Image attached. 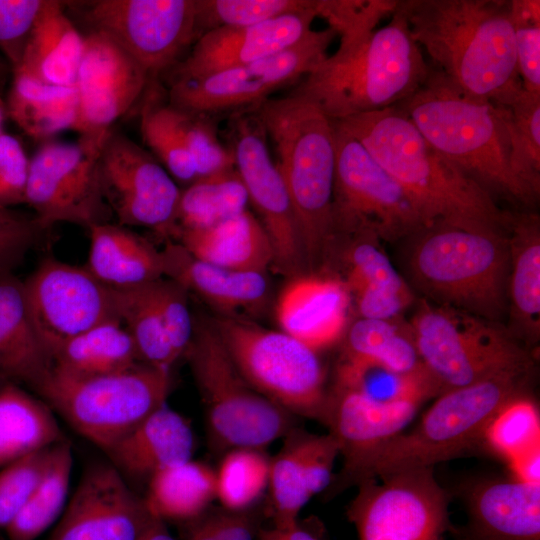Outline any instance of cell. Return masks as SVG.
Here are the masks:
<instances>
[{
	"label": "cell",
	"instance_id": "cell-1",
	"mask_svg": "<svg viewBox=\"0 0 540 540\" xmlns=\"http://www.w3.org/2000/svg\"><path fill=\"white\" fill-rule=\"evenodd\" d=\"M413 39L456 88L506 105L523 89L510 0H398Z\"/></svg>",
	"mask_w": 540,
	"mask_h": 540
},
{
	"label": "cell",
	"instance_id": "cell-2",
	"mask_svg": "<svg viewBox=\"0 0 540 540\" xmlns=\"http://www.w3.org/2000/svg\"><path fill=\"white\" fill-rule=\"evenodd\" d=\"M405 189L430 222L509 232L512 210L462 173L396 106L335 121Z\"/></svg>",
	"mask_w": 540,
	"mask_h": 540
},
{
	"label": "cell",
	"instance_id": "cell-3",
	"mask_svg": "<svg viewBox=\"0 0 540 540\" xmlns=\"http://www.w3.org/2000/svg\"><path fill=\"white\" fill-rule=\"evenodd\" d=\"M426 141L498 203L532 210L539 196L514 174L502 107L470 97L431 67L423 85L397 104Z\"/></svg>",
	"mask_w": 540,
	"mask_h": 540
},
{
	"label": "cell",
	"instance_id": "cell-4",
	"mask_svg": "<svg viewBox=\"0 0 540 540\" xmlns=\"http://www.w3.org/2000/svg\"><path fill=\"white\" fill-rule=\"evenodd\" d=\"M509 232L434 221L404 242L408 285L422 299L504 324L508 316Z\"/></svg>",
	"mask_w": 540,
	"mask_h": 540
},
{
	"label": "cell",
	"instance_id": "cell-5",
	"mask_svg": "<svg viewBox=\"0 0 540 540\" xmlns=\"http://www.w3.org/2000/svg\"><path fill=\"white\" fill-rule=\"evenodd\" d=\"M531 377H495L441 393L411 430L373 449L347 475L332 479L326 495L335 496L387 473L433 468L484 446L498 413L511 401L530 395Z\"/></svg>",
	"mask_w": 540,
	"mask_h": 540
},
{
	"label": "cell",
	"instance_id": "cell-6",
	"mask_svg": "<svg viewBox=\"0 0 540 540\" xmlns=\"http://www.w3.org/2000/svg\"><path fill=\"white\" fill-rule=\"evenodd\" d=\"M391 16L363 41L328 55L289 94L313 102L333 121L390 108L410 97L431 66L397 7Z\"/></svg>",
	"mask_w": 540,
	"mask_h": 540
},
{
	"label": "cell",
	"instance_id": "cell-7",
	"mask_svg": "<svg viewBox=\"0 0 540 540\" xmlns=\"http://www.w3.org/2000/svg\"><path fill=\"white\" fill-rule=\"evenodd\" d=\"M253 110L274 145L306 263L313 265L334 237L333 121L313 102L292 94L268 98Z\"/></svg>",
	"mask_w": 540,
	"mask_h": 540
},
{
	"label": "cell",
	"instance_id": "cell-8",
	"mask_svg": "<svg viewBox=\"0 0 540 540\" xmlns=\"http://www.w3.org/2000/svg\"><path fill=\"white\" fill-rule=\"evenodd\" d=\"M419 301L409 329L441 393L495 377L533 375L532 352L504 324Z\"/></svg>",
	"mask_w": 540,
	"mask_h": 540
},
{
	"label": "cell",
	"instance_id": "cell-9",
	"mask_svg": "<svg viewBox=\"0 0 540 540\" xmlns=\"http://www.w3.org/2000/svg\"><path fill=\"white\" fill-rule=\"evenodd\" d=\"M171 370L139 364L94 377H74L53 367L35 391L82 437L106 452L166 404Z\"/></svg>",
	"mask_w": 540,
	"mask_h": 540
},
{
	"label": "cell",
	"instance_id": "cell-10",
	"mask_svg": "<svg viewBox=\"0 0 540 540\" xmlns=\"http://www.w3.org/2000/svg\"><path fill=\"white\" fill-rule=\"evenodd\" d=\"M184 356L201 394L208 432L216 448L263 450L295 428L292 414L245 380L210 322L194 320Z\"/></svg>",
	"mask_w": 540,
	"mask_h": 540
},
{
	"label": "cell",
	"instance_id": "cell-11",
	"mask_svg": "<svg viewBox=\"0 0 540 540\" xmlns=\"http://www.w3.org/2000/svg\"><path fill=\"white\" fill-rule=\"evenodd\" d=\"M234 365L261 395L293 416L324 424L329 393L318 352L283 331L221 316L210 322Z\"/></svg>",
	"mask_w": 540,
	"mask_h": 540
},
{
	"label": "cell",
	"instance_id": "cell-12",
	"mask_svg": "<svg viewBox=\"0 0 540 540\" xmlns=\"http://www.w3.org/2000/svg\"><path fill=\"white\" fill-rule=\"evenodd\" d=\"M333 126L334 235L368 231L380 240L399 242L432 223L357 139L337 122Z\"/></svg>",
	"mask_w": 540,
	"mask_h": 540
},
{
	"label": "cell",
	"instance_id": "cell-13",
	"mask_svg": "<svg viewBox=\"0 0 540 540\" xmlns=\"http://www.w3.org/2000/svg\"><path fill=\"white\" fill-rule=\"evenodd\" d=\"M89 31L100 32L123 48L150 79L178 64L200 37L197 0L68 1Z\"/></svg>",
	"mask_w": 540,
	"mask_h": 540
},
{
	"label": "cell",
	"instance_id": "cell-14",
	"mask_svg": "<svg viewBox=\"0 0 540 540\" xmlns=\"http://www.w3.org/2000/svg\"><path fill=\"white\" fill-rule=\"evenodd\" d=\"M103 140H47L30 158L25 204L45 229L71 223L89 230L111 222L99 172Z\"/></svg>",
	"mask_w": 540,
	"mask_h": 540
},
{
	"label": "cell",
	"instance_id": "cell-15",
	"mask_svg": "<svg viewBox=\"0 0 540 540\" xmlns=\"http://www.w3.org/2000/svg\"><path fill=\"white\" fill-rule=\"evenodd\" d=\"M357 488L347 516L359 540H443L449 502L433 468L387 473Z\"/></svg>",
	"mask_w": 540,
	"mask_h": 540
},
{
	"label": "cell",
	"instance_id": "cell-16",
	"mask_svg": "<svg viewBox=\"0 0 540 540\" xmlns=\"http://www.w3.org/2000/svg\"><path fill=\"white\" fill-rule=\"evenodd\" d=\"M99 172L116 223L173 236L181 189L149 151L112 128L100 148Z\"/></svg>",
	"mask_w": 540,
	"mask_h": 540
},
{
	"label": "cell",
	"instance_id": "cell-17",
	"mask_svg": "<svg viewBox=\"0 0 540 540\" xmlns=\"http://www.w3.org/2000/svg\"><path fill=\"white\" fill-rule=\"evenodd\" d=\"M37 335L50 355L69 340L110 321H120L112 289L86 266L42 260L23 281Z\"/></svg>",
	"mask_w": 540,
	"mask_h": 540
},
{
	"label": "cell",
	"instance_id": "cell-18",
	"mask_svg": "<svg viewBox=\"0 0 540 540\" xmlns=\"http://www.w3.org/2000/svg\"><path fill=\"white\" fill-rule=\"evenodd\" d=\"M237 116L232 123L230 148L235 168L246 188L249 204L254 206L270 238L273 264L293 278L303 274L307 263L289 193L270 156L267 136L256 113Z\"/></svg>",
	"mask_w": 540,
	"mask_h": 540
},
{
	"label": "cell",
	"instance_id": "cell-19",
	"mask_svg": "<svg viewBox=\"0 0 540 540\" xmlns=\"http://www.w3.org/2000/svg\"><path fill=\"white\" fill-rule=\"evenodd\" d=\"M75 82L79 137L102 141L113 124L138 101L150 77L108 36L88 31Z\"/></svg>",
	"mask_w": 540,
	"mask_h": 540
},
{
	"label": "cell",
	"instance_id": "cell-20",
	"mask_svg": "<svg viewBox=\"0 0 540 540\" xmlns=\"http://www.w3.org/2000/svg\"><path fill=\"white\" fill-rule=\"evenodd\" d=\"M151 514L111 463L83 473L50 540H141Z\"/></svg>",
	"mask_w": 540,
	"mask_h": 540
},
{
	"label": "cell",
	"instance_id": "cell-21",
	"mask_svg": "<svg viewBox=\"0 0 540 540\" xmlns=\"http://www.w3.org/2000/svg\"><path fill=\"white\" fill-rule=\"evenodd\" d=\"M317 18L315 11L283 15L244 26H221L202 34L175 66V79L203 77L245 66L300 40Z\"/></svg>",
	"mask_w": 540,
	"mask_h": 540
},
{
	"label": "cell",
	"instance_id": "cell-22",
	"mask_svg": "<svg viewBox=\"0 0 540 540\" xmlns=\"http://www.w3.org/2000/svg\"><path fill=\"white\" fill-rule=\"evenodd\" d=\"M284 439L282 448L270 458L268 481L273 527L281 530L296 527L301 509L329 487L339 456L330 433L317 435L294 428Z\"/></svg>",
	"mask_w": 540,
	"mask_h": 540
},
{
	"label": "cell",
	"instance_id": "cell-23",
	"mask_svg": "<svg viewBox=\"0 0 540 540\" xmlns=\"http://www.w3.org/2000/svg\"><path fill=\"white\" fill-rule=\"evenodd\" d=\"M351 299L341 278L303 273L281 291L276 319L281 331L319 352L345 333Z\"/></svg>",
	"mask_w": 540,
	"mask_h": 540
},
{
	"label": "cell",
	"instance_id": "cell-24",
	"mask_svg": "<svg viewBox=\"0 0 540 540\" xmlns=\"http://www.w3.org/2000/svg\"><path fill=\"white\" fill-rule=\"evenodd\" d=\"M422 403H379L348 389L329 393L324 424L338 444L341 470L332 479L351 472L373 449L404 431Z\"/></svg>",
	"mask_w": 540,
	"mask_h": 540
},
{
	"label": "cell",
	"instance_id": "cell-25",
	"mask_svg": "<svg viewBox=\"0 0 540 540\" xmlns=\"http://www.w3.org/2000/svg\"><path fill=\"white\" fill-rule=\"evenodd\" d=\"M473 540H540V482L485 479L467 495Z\"/></svg>",
	"mask_w": 540,
	"mask_h": 540
},
{
	"label": "cell",
	"instance_id": "cell-26",
	"mask_svg": "<svg viewBox=\"0 0 540 540\" xmlns=\"http://www.w3.org/2000/svg\"><path fill=\"white\" fill-rule=\"evenodd\" d=\"M194 446L190 423L166 403L105 453L123 477L148 481L166 467L191 460Z\"/></svg>",
	"mask_w": 540,
	"mask_h": 540
},
{
	"label": "cell",
	"instance_id": "cell-27",
	"mask_svg": "<svg viewBox=\"0 0 540 540\" xmlns=\"http://www.w3.org/2000/svg\"><path fill=\"white\" fill-rule=\"evenodd\" d=\"M508 331L528 348L540 336V218L513 210L509 228Z\"/></svg>",
	"mask_w": 540,
	"mask_h": 540
},
{
	"label": "cell",
	"instance_id": "cell-28",
	"mask_svg": "<svg viewBox=\"0 0 540 540\" xmlns=\"http://www.w3.org/2000/svg\"><path fill=\"white\" fill-rule=\"evenodd\" d=\"M161 254L164 277L224 312L255 310L267 300L269 284L265 273L238 272L201 261L170 240Z\"/></svg>",
	"mask_w": 540,
	"mask_h": 540
},
{
	"label": "cell",
	"instance_id": "cell-29",
	"mask_svg": "<svg viewBox=\"0 0 540 540\" xmlns=\"http://www.w3.org/2000/svg\"><path fill=\"white\" fill-rule=\"evenodd\" d=\"M84 38L68 16L65 2L46 0L29 34L20 63L12 73L50 85L73 87Z\"/></svg>",
	"mask_w": 540,
	"mask_h": 540
},
{
	"label": "cell",
	"instance_id": "cell-30",
	"mask_svg": "<svg viewBox=\"0 0 540 540\" xmlns=\"http://www.w3.org/2000/svg\"><path fill=\"white\" fill-rule=\"evenodd\" d=\"M52 365L32 323L23 281L0 275V378L35 390Z\"/></svg>",
	"mask_w": 540,
	"mask_h": 540
},
{
	"label": "cell",
	"instance_id": "cell-31",
	"mask_svg": "<svg viewBox=\"0 0 540 540\" xmlns=\"http://www.w3.org/2000/svg\"><path fill=\"white\" fill-rule=\"evenodd\" d=\"M174 238L195 258L228 270L265 273L274 263L270 238L248 209L209 228L179 231Z\"/></svg>",
	"mask_w": 540,
	"mask_h": 540
},
{
	"label": "cell",
	"instance_id": "cell-32",
	"mask_svg": "<svg viewBox=\"0 0 540 540\" xmlns=\"http://www.w3.org/2000/svg\"><path fill=\"white\" fill-rule=\"evenodd\" d=\"M86 268L113 288L131 287L164 277L161 250L118 223L107 222L89 230Z\"/></svg>",
	"mask_w": 540,
	"mask_h": 540
},
{
	"label": "cell",
	"instance_id": "cell-33",
	"mask_svg": "<svg viewBox=\"0 0 540 540\" xmlns=\"http://www.w3.org/2000/svg\"><path fill=\"white\" fill-rule=\"evenodd\" d=\"M275 89L250 64L193 79H175L168 102L189 113L212 116L240 108H255Z\"/></svg>",
	"mask_w": 540,
	"mask_h": 540
},
{
	"label": "cell",
	"instance_id": "cell-34",
	"mask_svg": "<svg viewBox=\"0 0 540 540\" xmlns=\"http://www.w3.org/2000/svg\"><path fill=\"white\" fill-rule=\"evenodd\" d=\"M64 440L51 408L16 383L0 388V467Z\"/></svg>",
	"mask_w": 540,
	"mask_h": 540
},
{
	"label": "cell",
	"instance_id": "cell-35",
	"mask_svg": "<svg viewBox=\"0 0 540 540\" xmlns=\"http://www.w3.org/2000/svg\"><path fill=\"white\" fill-rule=\"evenodd\" d=\"M6 101L7 116L34 140H50L64 130H74L78 118L75 86L42 83L12 73Z\"/></svg>",
	"mask_w": 540,
	"mask_h": 540
},
{
	"label": "cell",
	"instance_id": "cell-36",
	"mask_svg": "<svg viewBox=\"0 0 540 540\" xmlns=\"http://www.w3.org/2000/svg\"><path fill=\"white\" fill-rule=\"evenodd\" d=\"M147 483L146 508L163 521L189 522L205 513L216 499V472L192 459L156 472Z\"/></svg>",
	"mask_w": 540,
	"mask_h": 540
},
{
	"label": "cell",
	"instance_id": "cell-37",
	"mask_svg": "<svg viewBox=\"0 0 540 540\" xmlns=\"http://www.w3.org/2000/svg\"><path fill=\"white\" fill-rule=\"evenodd\" d=\"M52 362L54 369L74 377L107 375L142 364L121 321L103 323L69 340Z\"/></svg>",
	"mask_w": 540,
	"mask_h": 540
},
{
	"label": "cell",
	"instance_id": "cell-38",
	"mask_svg": "<svg viewBox=\"0 0 540 540\" xmlns=\"http://www.w3.org/2000/svg\"><path fill=\"white\" fill-rule=\"evenodd\" d=\"M249 198L236 168L202 177L181 190L173 236L217 225L247 210Z\"/></svg>",
	"mask_w": 540,
	"mask_h": 540
},
{
	"label": "cell",
	"instance_id": "cell-39",
	"mask_svg": "<svg viewBox=\"0 0 540 540\" xmlns=\"http://www.w3.org/2000/svg\"><path fill=\"white\" fill-rule=\"evenodd\" d=\"M152 282L111 287L113 299L119 319L132 338L141 362L171 370L179 358L166 334Z\"/></svg>",
	"mask_w": 540,
	"mask_h": 540
},
{
	"label": "cell",
	"instance_id": "cell-40",
	"mask_svg": "<svg viewBox=\"0 0 540 540\" xmlns=\"http://www.w3.org/2000/svg\"><path fill=\"white\" fill-rule=\"evenodd\" d=\"M337 388L356 391L385 404L426 400L441 394L427 370L401 374L375 362L342 356L337 366Z\"/></svg>",
	"mask_w": 540,
	"mask_h": 540
},
{
	"label": "cell",
	"instance_id": "cell-41",
	"mask_svg": "<svg viewBox=\"0 0 540 540\" xmlns=\"http://www.w3.org/2000/svg\"><path fill=\"white\" fill-rule=\"evenodd\" d=\"M73 468L71 445L63 440L53 446L48 468L28 502L6 527L9 540H35L63 513Z\"/></svg>",
	"mask_w": 540,
	"mask_h": 540
},
{
	"label": "cell",
	"instance_id": "cell-42",
	"mask_svg": "<svg viewBox=\"0 0 540 540\" xmlns=\"http://www.w3.org/2000/svg\"><path fill=\"white\" fill-rule=\"evenodd\" d=\"M375 362L401 374L426 370L409 327L395 320L361 318L348 329L343 355Z\"/></svg>",
	"mask_w": 540,
	"mask_h": 540
},
{
	"label": "cell",
	"instance_id": "cell-43",
	"mask_svg": "<svg viewBox=\"0 0 540 540\" xmlns=\"http://www.w3.org/2000/svg\"><path fill=\"white\" fill-rule=\"evenodd\" d=\"M140 128L150 153L165 168L175 182L186 186L197 179L194 162L186 145L183 112L171 105L146 101Z\"/></svg>",
	"mask_w": 540,
	"mask_h": 540
},
{
	"label": "cell",
	"instance_id": "cell-44",
	"mask_svg": "<svg viewBox=\"0 0 540 540\" xmlns=\"http://www.w3.org/2000/svg\"><path fill=\"white\" fill-rule=\"evenodd\" d=\"M502 107L510 140V161L516 177L540 195V93L522 89Z\"/></svg>",
	"mask_w": 540,
	"mask_h": 540
},
{
	"label": "cell",
	"instance_id": "cell-45",
	"mask_svg": "<svg viewBox=\"0 0 540 540\" xmlns=\"http://www.w3.org/2000/svg\"><path fill=\"white\" fill-rule=\"evenodd\" d=\"M270 458L260 449L229 450L216 472V499L230 511L248 510L268 487Z\"/></svg>",
	"mask_w": 540,
	"mask_h": 540
},
{
	"label": "cell",
	"instance_id": "cell-46",
	"mask_svg": "<svg viewBox=\"0 0 540 540\" xmlns=\"http://www.w3.org/2000/svg\"><path fill=\"white\" fill-rule=\"evenodd\" d=\"M342 235L351 244L345 255L346 276L342 278L351 296L362 291L414 293L392 265L375 234L359 231Z\"/></svg>",
	"mask_w": 540,
	"mask_h": 540
},
{
	"label": "cell",
	"instance_id": "cell-47",
	"mask_svg": "<svg viewBox=\"0 0 540 540\" xmlns=\"http://www.w3.org/2000/svg\"><path fill=\"white\" fill-rule=\"evenodd\" d=\"M539 412L530 395L508 403L487 429L484 446L508 463L539 447Z\"/></svg>",
	"mask_w": 540,
	"mask_h": 540
},
{
	"label": "cell",
	"instance_id": "cell-48",
	"mask_svg": "<svg viewBox=\"0 0 540 540\" xmlns=\"http://www.w3.org/2000/svg\"><path fill=\"white\" fill-rule=\"evenodd\" d=\"M200 36L221 26H244L315 11L317 0H197Z\"/></svg>",
	"mask_w": 540,
	"mask_h": 540
},
{
	"label": "cell",
	"instance_id": "cell-49",
	"mask_svg": "<svg viewBox=\"0 0 540 540\" xmlns=\"http://www.w3.org/2000/svg\"><path fill=\"white\" fill-rule=\"evenodd\" d=\"M398 0H317L316 15L340 38L339 49L370 36L380 20L392 15Z\"/></svg>",
	"mask_w": 540,
	"mask_h": 540
},
{
	"label": "cell",
	"instance_id": "cell-50",
	"mask_svg": "<svg viewBox=\"0 0 540 540\" xmlns=\"http://www.w3.org/2000/svg\"><path fill=\"white\" fill-rule=\"evenodd\" d=\"M53 446L18 459L0 471V529L5 530L30 499L48 468Z\"/></svg>",
	"mask_w": 540,
	"mask_h": 540
},
{
	"label": "cell",
	"instance_id": "cell-51",
	"mask_svg": "<svg viewBox=\"0 0 540 540\" xmlns=\"http://www.w3.org/2000/svg\"><path fill=\"white\" fill-rule=\"evenodd\" d=\"M510 12L522 87L540 93V1L510 0Z\"/></svg>",
	"mask_w": 540,
	"mask_h": 540
},
{
	"label": "cell",
	"instance_id": "cell-52",
	"mask_svg": "<svg viewBox=\"0 0 540 540\" xmlns=\"http://www.w3.org/2000/svg\"><path fill=\"white\" fill-rule=\"evenodd\" d=\"M182 112L184 137L197 179L234 168L232 152L220 142L209 116Z\"/></svg>",
	"mask_w": 540,
	"mask_h": 540
},
{
	"label": "cell",
	"instance_id": "cell-53",
	"mask_svg": "<svg viewBox=\"0 0 540 540\" xmlns=\"http://www.w3.org/2000/svg\"><path fill=\"white\" fill-rule=\"evenodd\" d=\"M157 306L171 347L178 358L184 356L194 328L188 304V291L173 279L162 277L152 282Z\"/></svg>",
	"mask_w": 540,
	"mask_h": 540
},
{
	"label": "cell",
	"instance_id": "cell-54",
	"mask_svg": "<svg viewBox=\"0 0 540 540\" xmlns=\"http://www.w3.org/2000/svg\"><path fill=\"white\" fill-rule=\"evenodd\" d=\"M46 0H0V54L11 70L20 63L32 27Z\"/></svg>",
	"mask_w": 540,
	"mask_h": 540
},
{
	"label": "cell",
	"instance_id": "cell-55",
	"mask_svg": "<svg viewBox=\"0 0 540 540\" xmlns=\"http://www.w3.org/2000/svg\"><path fill=\"white\" fill-rule=\"evenodd\" d=\"M29 162L17 138L0 134V208L25 204Z\"/></svg>",
	"mask_w": 540,
	"mask_h": 540
},
{
	"label": "cell",
	"instance_id": "cell-56",
	"mask_svg": "<svg viewBox=\"0 0 540 540\" xmlns=\"http://www.w3.org/2000/svg\"><path fill=\"white\" fill-rule=\"evenodd\" d=\"M47 230L34 215L0 223V275L12 273Z\"/></svg>",
	"mask_w": 540,
	"mask_h": 540
},
{
	"label": "cell",
	"instance_id": "cell-57",
	"mask_svg": "<svg viewBox=\"0 0 540 540\" xmlns=\"http://www.w3.org/2000/svg\"><path fill=\"white\" fill-rule=\"evenodd\" d=\"M208 510L188 522L189 529L186 540H224L216 529Z\"/></svg>",
	"mask_w": 540,
	"mask_h": 540
},
{
	"label": "cell",
	"instance_id": "cell-58",
	"mask_svg": "<svg viewBox=\"0 0 540 540\" xmlns=\"http://www.w3.org/2000/svg\"><path fill=\"white\" fill-rule=\"evenodd\" d=\"M260 540H319L298 527L281 530L276 528L262 529L258 533Z\"/></svg>",
	"mask_w": 540,
	"mask_h": 540
},
{
	"label": "cell",
	"instance_id": "cell-59",
	"mask_svg": "<svg viewBox=\"0 0 540 540\" xmlns=\"http://www.w3.org/2000/svg\"><path fill=\"white\" fill-rule=\"evenodd\" d=\"M141 540H175L165 525V521L151 515Z\"/></svg>",
	"mask_w": 540,
	"mask_h": 540
},
{
	"label": "cell",
	"instance_id": "cell-60",
	"mask_svg": "<svg viewBox=\"0 0 540 540\" xmlns=\"http://www.w3.org/2000/svg\"><path fill=\"white\" fill-rule=\"evenodd\" d=\"M10 76H12L11 67L6 59L0 54V92H2Z\"/></svg>",
	"mask_w": 540,
	"mask_h": 540
},
{
	"label": "cell",
	"instance_id": "cell-61",
	"mask_svg": "<svg viewBox=\"0 0 540 540\" xmlns=\"http://www.w3.org/2000/svg\"><path fill=\"white\" fill-rule=\"evenodd\" d=\"M24 215L13 211L12 209H2L0 208V223H6L15 221Z\"/></svg>",
	"mask_w": 540,
	"mask_h": 540
},
{
	"label": "cell",
	"instance_id": "cell-62",
	"mask_svg": "<svg viewBox=\"0 0 540 540\" xmlns=\"http://www.w3.org/2000/svg\"><path fill=\"white\" fill-rule=\"evenodd\" d=\"M7 117L6 102L2 98V92H0V134L3 133V123Z\"/></svg>",
	"mask_w": 540,
	"mask_h": 540
},
{
	"label": "cell",
	"instance_id": "cell-63",
	"mask_svg": "<svg viewBox=\"0 0 540 540\" xmlns=\"http://www.w3.org/2000/svg\"><path fill=\"white\" fill-rule=\"evenodd\" d=\"M0 379H1V380H4V379H2V378H0ZM6 382H8V381L0 382V388H1Z\"/></svg>",
	"mask_w": 540,
	"mask_h": 540
},
{
	"label": "cell",
	"instance_id": "cell-64",
	"mask_svg": "<svg viewBox=\"0 0 540 540\" xmlns=\"http://www.w3.org/2000/svg\"><path fill=\"white\" fill-rule=\"evenodd\" d=\"M258 540H260V539H258Z\"/></svg>",
	"mask_w": 540,
	"mask_h": 540
}]
</instances>
